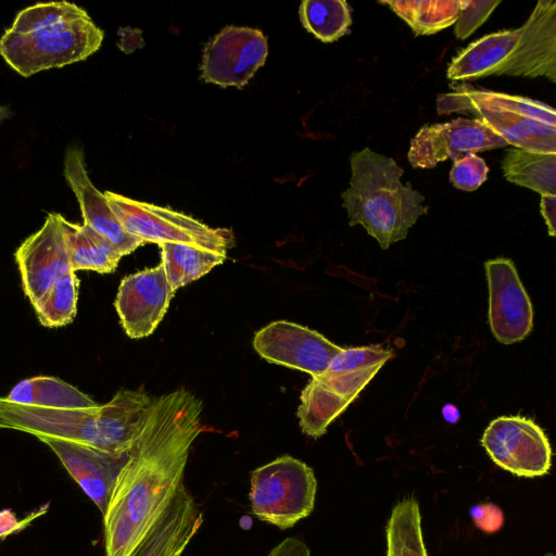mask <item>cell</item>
Masks as SVG:
<instances>
[{
    "instance_id": "cell-1",
    "label": "cell",
    "mask_w": 556,
    "mask_h": 556,
    "mask_svg": "<svg viewBox=\"0 0 556 556\" xmlns=\"http://www.w3.org/2000/svg\"><path fill=\"white\" fill-rule=\"evenodd\" d=\"M202 412L185 388L152 399L103 515L105 556H128L169 506L203 430Z\"/></svg>"
},
{
    "instance_id": "cell-2",
    "label": "cell",
    "mask_w": 556,
    "mask_h": 556,
    "mask_svg": "<svg viewBox=\"0 0 556 556\" xmlns=\"http://www.w3.org/2000/svg\"><path fill=\"white\" fill-rule=\"evenodd\" d=\"M152 397L142 390H118L106 404L55 409L20 405L0 397V429L122 453L130 450Z\"/></svg>"
},
{
    "instance_id": "cell-3",
    "label": "cell",
    "mask_w": 556,
    "mask_h": 556,
    "mask_svg": "<svg viewBox=\"0 0 556 556\" xmlns=\"http://www.w3.org/2000/svg\"><path fill=\"white\" fill-rule=\"evenodd\" d=\"M103 37V30L75 3H37L17 13L0 39V54L28 77L87 59L101 47Z\"/></svg>"
},
{
    "instance_id": "cell-4",
    "label": "cell",
    "mask_w": 556,
    "mask_h": 556,
    "mask_svg": "<svg viewBox=\"0 0 556 556\" xmlns=\"http://www.w3.org/2000/svg\"><path fill=\"white\" fill-rule=\"evenodd\" d=\"M546 77L556 83V1L540 0L526 23L482 36L462 49L447 66L451 80L489 76Z\"/></svg>"
},
{
    "instance_id": "cell-5",
    "label": "cell",
    "mask_w": 556,
    "mask_h": 556,
    "mask_svg": "<svg viewBox=\"0 0 556 556\" xmlns=\"http://www.w3.org/2000/svg\"><path fill=\"white\" fill-rule=\"evenodd\" d=\"M350 163V187L341 194L349 226L362 225L387 250L405 239L427 213L422 205L425 197L410 184H402L403 169L392 157L366 147L353 152Z\"/></svg>"
},
{
    "instance_id": "cell-6",
    "label": "cell",
    "mask_w": 556,
    "mask_h": 556,
    "mask_svg": "<svg viewBox=\"0 0 556 556\" xmlns=\"http://www.w3.org/2000/svg\"><path fill=\"white\" fill-rule=\"evenodd\" d=\"M437 111L471 114L514 148L556 154V112L541 101L462 85L438 96Z\"/></svg>"
},
{
    "instance_id": "cell-7",
    "label": "cell",
    "mask_w": 556,
    "mask_h": 556,
    "mask_svg": "<svg viewBox=\"0 0 556 556\" xmlns=\"http://www.w3.org/2000/svg\"><path fill=\"white\" fill-rule=\"evenodd\" d=\"M393 356V350L380 344L343 348L302 390L296 412L302 432L315 439L324 435Z\"/></svg>"
},
{
    "instance_id": "cell-8",
    "label": "cell",
    "mask_w": 556,
    "mask_h": 556,
    "mask_svg": "<svg viewBox=\"0 0 556 556\" xmlns=\"http://www.w3.org/2000/svg\"><path fill=\"white\" fill-rule=\"evenodd\" d=\"M316 491L313 469L283 455L252 471L251 510L261 521L288 529L313 511Z\"/></svg>"
},
{
    "instance_id": "cell-9",
    "label": "cell",
    "mask_w": 556,
    "mask_h": 556,
    "mask_svg": "<svg viewBox=\"0 0 556 556\" xmlns=\"http://www.w3.org/2000/svg\"><path fill=\"white\" fill-rule=\"evenodd\" d=\"M104 195L123 228L146 243H184L223 254L233 244L230 229L211 228L182 213L112 191Z\"/></svg>"
},
{
    "instance_id": "cell-10",
    "label": "cell",
    "mask_w": 556,
    "mask_h": 556,
    "mask_svg": "<svg viewBox=\"0 0 556 556\" xmlns=\"http://www.w3.org/2000/svg\"><path fill=\"white\" fill-rule=\"evenodd\" d=\"M481 445L495 465L518 477L548 473L552 446L544 430L532 419L516 415L493 419L485 428Z\"/></svg>"
},
{
    "instance_id": "cell-11",
    "label": "cell",
    "mask_w": 556,
    "mask_h": 556,
    "mask_svg": "<svg viewBox=\"0 0 556 556\" xmlns=\"http://www.w3.org/2000/svg\"><path fill=\"white\" fill-rule=\"evenodd\" d=\"M267 38L255 28L227 26L203 50L201 77L223 88L242 89L264 65Z\"/></svg>"
},
{
    "instance_id": "cell-12",
    "label": "cell",
    "mask_w": 556,
    "mask_h": 556,
    "mask_svg": "<svg viewBox=\"0 0 556 556\" xmlns=\"http://www.w3.org/2000/svg\"><path fill=\"white\" fill-rule=\"evenodd\" d=\"M509 146L477 118H455L422 126L410 141L407 160L413 168H433L447 159Z\"/></svg>"
},
{
    "instance_id": "cell-13",
    "label": "cell",
    "mask_w": 556,
    "mask_h": 556,
    "mask_svg": "<svg viewBox=\"0 0 556 556\" xmlns=\"http://www.w3.org/2000/svg\"><path fill=\"white\" fill-rule=\"evenodd\" d=\"M253 348L265 361L309 374H323L343 348L321 333L287 320H277L258 330Z\"/></svg>"
},
{
    "instance_id": "cell-14",
    "label": "cell",
    "mask_w": 556,
    "mask_h": 556,
    "mask_svg": "<svg viewBox=\"0 0 556 556\" xmlns=\"http://www.w3.org/2000/svg\"><path fill=\"white\" fill-rule=\"evenodd\" d=\"M489 287L488 319L495 339L513 344L533 328V307L514 262L496 257L484 263Z\"/></svg>"
},
{
    "instance_id": "cell-15",
    "label": "cell",
    "mask_w": 556,
    "mask_h": 556,
    "mask_svg": "<svg viewBox=\"0 0 556 556\" xmlns=\"http://www.w3.org/2000/svg\"><path fill=\"white\" fill-rule=\"evenodd\" d=\"M61 218V214H49L41 228L27 237L14 253L23 291L31 305L73 271Z\"/></svg>"
},
{
    "instance_id": "cell-16",
    "label": "cell",
    "mask_w": 556,
    "mask_h": 556,
    "mask_svg": "<svg viewBox=\"0 0 556 556\" xmlns=\"http://www.w3.org/2000/svg\"><path fill=\"white\" fill-rule=\"evenodd\" d=\"M162 262L124 277L114 302L126 334L131 339L153 333L174 295Z\"/></svg>"
},
{
    "instance_id": "cell-17",
    "label": "cell",
    "mask_w": 556,
    "mask_h": 556,
    "mask_svg": "<svg viewBox=\"0 0 556 556\" xmlns=\"http://www.w3.org/2000/svg\"><path fill=\"white\" fill-rule=\"evenodd\" d=\"M39 440L58 456L68 475L103 516L129 451L113 453L60 439Z\"/></svg>"
},
{
    "instance_id": "cell-18",
    "label": "cell",
    "mask_w": 556,
    "mask_h": 556,
    "mask_svg": "<svg viewBox=\"0 0 556 556\" xmlns=\"http://www.w3.org/2000/svg\"><path fill=\"white\" fill-rule=\"evenodd\" d=\"M64 176L80 205L84 225L89 226L109 240L122 256L130 254L140 245L141 239L128 233L112 212L104 193L91 182L85 166L84 152L70 148L64 160Z\"/></svg>"
},
{
    "instance_id": "cell-19",
    "label": "cell",
    "mask_w": 556,
    "mask_h": 556,
    "mask_svg": "<svg viewBox=\"0 0 556 556\" xmlns=\"http://www.w3.org/2000/svg\"><path fill=\"white\" fill-rule=\"evenodd\" d=\"M204 521L182 483L164 514L128 556H181Z\"/></svg>"
},
{
    "instance_id": "cell-20",
    "label": "cell",
    "mask_w": 556,
    "mask_h": 556,
    "mask_svg": "<svg viewBox=\"0 0 556 556\" xmlns=\"http://www.w3.org/2000/svg\"><path fill=\"white\" fill-rule=\"evenodd\" d=\"M4 399L20 405L55 409L92 408L100 405L76 387L51 376L23 379Z\"/></svg>"
},
{
    "instance_id": "cell-21",
    "label": "cell",
    "mask_w": 556,
    "mask_h": 556,
    "mask_svg": "<svg viewBox=\"0 0 556 556\" xmlns=\"http://www.w3.org/2000/svg\"><path fill=\"white\" fill-rule=\"evenodd\" d=\"M71 268L113 273L122 258L117 249L87 225H78L61 218Z\"/></svg>"
},
{
    "instance_id": "cell-22",
    "label": "cell",
    "mask_w": 556,
    "mask_h": 556,
    "mask_svg": "<svg viewBox=\"0 0 556 556\" xmlns=\"http://www.w3.org/2000/svg\"><path fill=\"white\" fill-rule=\"evenodd\" d=\"M504 177L541 195H556V154L527 149H508L502 160Z\"/></svg>"
},
{
    "instance_id": "cell-23",
    "label": "cell",
    "mask_w": 556,
    "mask_h": 556,
    "mask_svg": "<svg viewBox=\"0 0 556 556\" xmlns=\"http://www.w3.org/2000/svg\"><path fill=\"white\" fill-rule=\"evenodd\" d=\"M160 248L162 264L174 292L223 264L227 256L184 243H162Z\"/></svg>"
},
{
    "instance_id": "cell-24",
    "label": "cell",
    "mask_w": 556,
    "mask_h": 556,
    "mask_svg": "<svg viewBox=\"0 0 556 556\" xmlns=\"http://www.w3.org/2000/svg\"><path fill=\"white\" fill-rule=\"evenodd\" d=\"M404 20L416 36L435 34L455 24L466 0L379 1Z\"/></svg>"
},
{
    "instance_id": "cell-25",
    "label": "cell",
    "mask_w": 556,
    "mask_h": 556,
    "mask_svg": "<svg viewBox=\"0 0 556 556\" xmlns=\"http://www.w3.org/2000/svg\"><path fill=\"white\" fill-rule=\"evenodd\" d=\"M386 532L387 556H428L422 539L419 504L414 496L395 504Z\"/></svg>"
},
{
    "instance_id": "cell-26",
    "label": "cell",
    "mask_w": 556,
    "mask_h": 556,
    "mask_svg": "<svg viewBox=\"0 0 556 556\" xmlns=\"http://www.w3.org/2000/svg\"><path fill=\"white\" fill-rule=\"evenodd\" d=\"M299 15L304 28L325 43L350 34L351 8L344 0H304Z\"/></svg>"
},
{
    "instance_id": "cell-27",
    "label": "cell",
    "mask_w": 556,
    "mask_h": 556,
    "mask_svg": "<svg viewBox=\"0 0 556 556\" xmlns=\"http://www.w3.org/2000/svg\"><path fill=\"white\" fill-rule=\"evenodd\" d=\"M79 279L71 271L56 281L34 305L39 323L47 328L71 324L77 313Z\"/></svg>"
},
{
    "instance_id": "cell-28",
    "label": "cell",
    "mask_w": 556,
    "mask_h": 556,
    "mask_svg": "<svg viewBox=\"0 0 556 556\" xmlns=\"http://www.w3.org/2000/svg\"><path fill=\"white\" fill-rule=\"evenodd\" d=\"M489 167L476 153H465L450 170V182L463 191H475L488 179Z\"/></svg>"
},
{
    "instance_id": "cell-29",
    "label": "cell",
    "mask_w": 556,
    "mask_h": 556,
    "mask_svg": "<svg viewBox=\"0 0 556 556\" xmlns=\"http://www.w3.org/2000/svg\"><path fill=\"white\" fill-rule=\"evenodd\" d=\"M501 0H466L459 16L455 22L454 33L458 39L468 38L480 25H482Z\"/></svg>"
},
{
    "instance_id": "cell-30",
    "label": "cell",
    "mask_w": 556,
    "mask_h": 556,
    "mask_svg": "<svg viewBox=\"0 0 556 556\" xmlns=\"http://www.w3.org/2000/svg\"><path fill=\"white\" fill-rule=\"evenodd\" d=\"M473 525L482 532L492 534L504 525L503 510L493 503H480L469 509Z\"/></svg>"
},
{
    "instance_id": "cell-31",
    "label": "cell",
    "mask_w": 556,
    "mask_h": 556,
    "mask_svg": "<svg viewBox=\"0 0 556 556\" xmlns=\"http://www.w3.org/2000/svg\"><path fill=\"white\" fill-rule=\"evenodd\" d=\"M268 556H309V548L302 540L287 538L275 546Z\"/></svg>"
},
{
    "instance_id": "cell-32",
    "label": "cell",
    "mask_w": 556,
    "mask_h": 556,
    "mask_svg": "<svg viewBox=\"0 0 556 556\" xmlns=\"http://www.w3.org/2000/svg\"><path fill=\"white\" fill-rule=\"evenodd\" d=\"M541 214L546 223L547 232L551 237L556 236V195H541Z\"/></svg>"
},
{
    "instance_id": "cell-33",
    "label": "cell",
    "mask_w": 556,
    "mask_h": 556,
    "mask_svg": "<svg viewBox=\"0 0 556 556\" xmlns=\"http://www.w3.org/2000/svg\"><path fill=\"white\" fill-rule=\"evenodd\" d=\"M441 415L447 424H457L460 418L459 409L452 403H446L441 408Z\"/></svg>"
},
{
    "instance_id": "cell-34",
    "label": "cell",
    "mask_w": 556,
    "mask_h": 556,
    "mask_svg": "<svg viewBox=\"0 0 556 556\" xmlns=\"http://www.w3.org/2000/svg\"><path fill=\"white\" fill-rule=\"evenodd\" d=\"M10 117V111L0 105V122Z\"/></svg>"
},
{
    "instance_id": "cell-35",
    "label": "cell",
    "mask_w": 556,
    "mask_h": 556,
    "mask_svg": "<svg viewBox=\"0 0 556 556\" xmlns=\"http://www.w3.org/2000/svg\"><path fill=\"white\" fill-rule=\"evenodd\" d=\"M544 556H554V554L553 553H547Z\"/></svg>"
}]
</instances>
